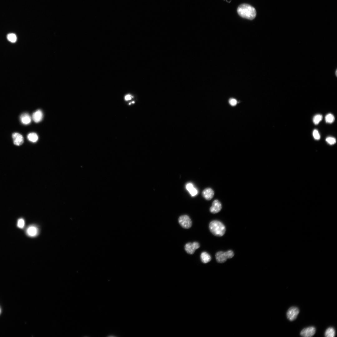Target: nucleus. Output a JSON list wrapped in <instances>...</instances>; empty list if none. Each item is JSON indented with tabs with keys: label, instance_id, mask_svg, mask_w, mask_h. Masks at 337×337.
<instances>
[{
	"label": "nucleus",
	"instance_id": "2",
	"mask_svg": "<svg viewBox=\"0 0 337 337\" xmlns=\"http://www.w3.org/2000/svg\"><path fill=\"white\" fill-rule=\"evenodd\" d=\"M209 227L211 232L216 236L222 237L225 232V226L222 222L218 220L211 222Z\"/></svg>",
	"mask_w": 337,
	"mask_h": 337
},
{
	"label": "nucleus",
	"instance_id": "3",
	"mask_svg": "<svg viewBox=\"0 0 337 337\" xmlns=\"http://www.w3.org/2000/svg\"><path fill=\"white\" fill-rule=\"evenodd\" d=\"M234 256V253L231 250H229L226 252L219 251L215 254L216 261L220 263L225 262L227 259L232 258Z\"/></svg>",
	"mask_w": 337,
	"mask_h": 337
},
{
	"label": "nucleus",
	"instance_id": "11",
	"mask_svg": "<svg viewBox=\"0 0 337 337\" xmlns=\"http://www.w3.org/2000/svg\"><path fill=\"white\" fill-rule=\"evenodd\" d=\"M38 230L37 227L34 225H31L26 229L27 235L30 237H35L38 234Z\"/></svg>",
	"mask_w": 337,
	"mask_h": 337
},
{
	"label": "nucleus",
	"instance_id": "5",
	"mask_svg": "<svg viewBox=\"0 0 337 337\" xmlns=\"http://www.w3.org/2000/svg\"><path fill=\"white\" fill-rule=\"evenodd\" d=\"M178 223L183 228L188 229L192 225V222L189 217L186 215H184L179 217L178 219Z\"/></svg>",
	"mask_w": 337,
	"mask_h": 337
},
{
	"label": "nucleus",
	"instance_id": "14",
	"mask_svg": "<svg viewBox=\"0 0 337 337\" xmlns=\"http://www.w3.org/2000/svg\"><path fill=\"white\" fill-rule=\"evenodd\" d=\"M20 120L21 123L25 125H27L30 123L31 121V117L27 113H24L20 116Z\"/></svg>",
	"mask_w": 337,
	"mask_h": 337
},
{
	"label": "nucleus",
	"instance_id": "10",
	"mask_svg": "<svg viewBox=\"0 0 337 337\" xmlns=\"http://www.w3.org/2000/svg\"><path fill=\"white\" fill-rule=\"evenodd\" d=\"M214 194L213 190L210 188L205 189L202 193V195L203 197L208 200L211 199L213 197Z\"/></svg>",
	"mask_w": 337,
	"mask_h": 337
},
{
	"label": "nucleus",
	"instance_id": "17",
	"mask_svg": "<svg viewBox=\"0 0 337 337\" xmlns=\"http://www.w3.org/2000/svg\"><path fill=\"white\" fill-rule=\"evenodd\" d=\"M27 138L29 141L35 143L37 141L38 139V136L36 133L32 132L29 133L27 135Z\"/></svg>",
	"mask_w": 337,
	"mask_h": 337
},
{
	"label": "nucleus",
	"instance_id": "1",
	"mask_svg": "<svg viewBox=\"0 0 337 337\" xmlns=\"http://www.w3.org/2000/svg\"><path fill=\"white\" fill-rule=\"evenodd\" d=\"M237 12L241 17L249 20L254 19L256 16L255 9L247 4H242L240 5L238 7Z\"/></svg>",
	"mask_w": 337,
	"mask_h": 337
},
{
	"label": "nucleus",
	"instance_id": "25",
	"mask_svg": "<svg viewBox=\"0 0 337 337\" xmlns=\"http://www.w3.org/2000/svg\"><path fill=\"white\" fill-rule=\"evenodd\" d=\"M132 98V96L130 95H126L125 97V99L126 100H130Z\"/></svg>",
	"mask_w": 337,
	"mask_h": 337
},
{
	"label": "nucleus",
	"instance_id": "20",
	"mask_svg": "<svg viewBox=\"0 0 337 337\" xmlns=\"http://www.w3.org/2000/svg\"><path fill=\"white\" fill-rule=\"evenodd\" d=\"M7 39L10 42H15L17 39L16 35L14 33H10L7 35Z\"/></svg>",
	"mask_w": 337,
	"mask_h": 337
},
{
	"label": "nucleus",
	"instance_id": "23",
	"mask_svg": "<svg viewBox=\"0 0 337 337\" xmlns=\"http://www.w3.org/2000/svg\"><path fill=\"white\" fill-rule=\"evenodd\" d=\"M313 135L314 139L316 140H319L320 138V136L318 131L316 129H314L313 132Z\"/></svg>",
	"mask_w": 337,
	"mask_h": 337
},
{
	"label": "nucleus",
	"instance_id": "15",
	"mask_svg": "<svg viewBox=\"0 0 337 337\" xmlns=\"http://www.w3.org/2000/svg\"><path fill=\"white\" fill-rule=\"evenodd\" d=\"M200 259L203 263H206L209 262L211 260L210 255L206 252H203L200 255Z\"/></svg>",
	"mask_w": 337,
	"mask_h": 337
},
{
	"label": "nucleus",
	"instance_id": "4",
	"mask_svg": "<svg viewBox=\"0 0 337 337\" xmlns=\"http://www.w3.org/2000/svg\"><path fill=\"white\" fill-rule=\"evenodd\" d=\"M299 312V309L297 307L291 306L289 308L287 311V318L289 321H293L296 319Z\"/></svg>",
	"mask_w": 337,
	"mask_h": 337
},
{
	"label": "nucleus",
	"instance_id": "24",
	"mask_svg": "<svg viewBox=\"0 0 337 337\" xmlns=\"http://www.w3.org/2000/svg\"><path fill=\"white\" fill-rule=\"evenodd\" d=\"M229 103L232 106H234L237 104V101L234 99L231 98L229 100Z\"/></svg>",
	"mask_w": 337,
	"mask_h": 337
},
{
	"label": "nucleus",
	"instance_id": "7",
	"mask_svg": "<svg viewBox=\"0 0 337 337\" xmlns=\"http://www.w3.org/2000/svg\"><path fill=\"white\" fill-rule=\"evenodd\" d=\"M316 328L313 326H310L303 329L300 332V335L304 337H311L315 333Z\"/></svg>",
	"mask_w": 337,
	"mask_h": 337
},
{
	"label": "nucleus",
	"instance_id": "9",
	"mask_svg": "<svg viewBox=\"0 0 337 337\" xmlns=\"http://www.w3.org/2000/svg\"><path fill=\"white\" fill-rule=\"evenodd\" d=\"M14 144L17 146H20L23 143L24 139L23 136L18 133H14L12 135Z\"/></svg>",
	"mask_w": 337,
	"mask_h": 337
},
{
	"label": "nucleus",
	"instance_id": "13",
	"mask_svg": "<svg viewBox=\"0 0 337 337\" xmlns=\"http://www.w3.org/2000/svg\"><path fill=\"white\" fill-rule=\"evenodd\" d=\"M185 187L186 189L192 196H195L198 194V190L194 187L192 183H187Z\"/></svg>",
	"mask_w": 337,
	"mask_h": 337
},
{
	"label": "nucleus",
	"instance_id": "8",
	"mask_svg": "<svg viewBox=\"0 0 337 337\" xmlns=\"http://www.w3.org/2000/svg\"><path fill=\"white\" fill-rule=\"evenodd\" d=\"M222 208L221 202L218 200L216 199L212 202V206L210 208V212L212 213H216L219 212Z\"/></svg>",
	"mask_w": 337,
	"mask_h": 337
},
{
	"label": "nucleus",
	"instance_id": "6",
	"mask_svg": "<svg viewBox=\"0 0 337 337\" xmlns=\"http://www.w3.org/2000/svg\"><path fill=\"white\" fill-rule=\"evenodd\" d=\"M200 247L199 243L196 242L193 243L188 242L186 243L184 246L186 252L188 254H193L195 250Z\"/></svg>",
	"mask_w": 337,
	"mask_h": 337
},
{
	"label": "nucleus",
	"instance_id": "16",
	"mask_svg": "<svg viewBox=\"0 0 337 337\" xmlns=\"http://www.w3.org/2000/svg\"><path fill=\"white\" fill-rule=\"evenodd\" d=\"M335 335V329L332 327L328 328L325 332V336L326 337H334Z\"/></svg>",
	"mask_w": 337,
	"mask_h": 337
},
{
	"label": "nucleus",
	"instance_id": "19",
	"mask_svg": "<svg viewBox=\"0 0 337 337\" xmlns=\"http://www.w3.org/2000/svg\"><path fill=\"white\" fill-rule=\"evenodd\" d=\"M322 116L321 115L318 114L315 115L313 119V123L316 125H318L322 120Z\"/></svg>",
	"mask_w": 337,
	"mask_h": 337
},
{
	"label": "nucleus",
	"instance_id": "26",
	"mask_svg": "<svg viewBox=\"0 0 337 337\" xmlns=\"http://www.w3.org/2000/svg\"><path fill=\"white\" fill-rule=\"evenodd\" d=\"M0 312H1V310H0Z\"/></svg>",
	"mask_w": 337,
	"mask_h": 337
},
{
	"label": "nucleus",
	"instance_id": "12",
	"mask_svg": "<svg viewBox=\"0 0 337 337\" xmlns=\"http://www.w3.org/2000/svg\"><path fill=\"white\" fill-rule=\"evenodd\" d=\"M43 116L42 111L41 110H38L33 113L32 118L35 122L38 123L42 120Z\"/></svg>",
	"mask_w": 337,
	"mask_h": 337
},
{
	"label": "nucleus",
	"instance_id": "21",
	"mask_svg": "<svg viewBox=\"0 0 337 337\" xmlns=\"http://www.w3.org/2000/svg\"><path fill=\"white\" fill-rule=\"evenodd\" d=\"M25 222L23 219L20 218L19 219L17 222V226L20 228H23L25 226Z\"/></svg>",
	"mask_w": 337,
	"mask_h": 337
},
{
	"label": "nucleus",
	"instance_id": "22",
	"mask_svg": "<svg viewBox=\"0 0 337 337\" xmlns=\"http://www.w3.org/2000/svg\"><path fill=\"white\" fill-rule=\"evenodd\" d=\"M325 140L327 143L330 145L334 144L336 142L335 139L332 137H328L326 138Z\"/></svg>",
	"mask_w": 337,
	"mask_h": 337
},
{
	"label": "nucleus",
	"instance_id": "18",
	"mask_svg": "<svg viewBox=\"0 0 337 337\" xmlns=\"http://www.w3.org/2000/svg\"><path fill=\"white\" fill-rule=\"evenodd\" d=\"M335 119L334 116L330 113L328 114L325 117V121L327 123H332L334 122Z\"/></svg>",
	"mask_w": 337,
	"mask_h": 337
}]
</instances>
